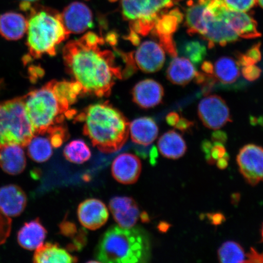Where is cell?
<instances>
[{
	"mask_svg": "<svg viewBox=\"0 0 263 263\" xmlns=\"http://www.w3.org/2000/svg\"><path fill=\"white\" fill-rule=\"evenodd\" d=\"M105 40L88 32L78 40L67 43L63 49L64 64L69 74L82 87V95L99 98L110 96L117 80L124 78V71L116 61L115 52L101 50Z\"/></svg>",
	"mask_w": 263,
	"mask_h": 263,
	"instance_id": "cell-1",
	"label": "cell"
},
{
	"mask_svg": "<svg viewBox=\"0 0 263 263\" xmlns=\"http://www.w3.org/2000/svg\"><path fill=\"white\" fill-rule=\"evenodd\" d=\"M126 39L134 45L139 46L140 44V35L131 29H130L129 34L127 35Z\"/></svg>",
	"mask_w": 263,
	"mask_h": 263,
	"instance_id": "cell-46",
	"label": "cell"
},
{
	"mask_svg": "<svg viewBox=\"0 0 263 263\" xmlns=\"http://www.w3.org/2000/svg\"><path fill=\"white\" fill-rule=\"evenodd\" d=\"M22 2H34L35 1H37V0H22Z\"/></svg>",
	"mask_w": 263,
	"mask_h": 263,
	"instance_id": "cell-52",
	"label": "cell"
},
{
	"mask_svg": "<svg viewBox=\"0 0 263 263\" xmlns=\"http://www.w3.org/2000/svg\"><path fill=\"white\" fill-rule=\"evenodd\" d=\"M34 136L24 97L0 103V146L8 144L27 146Z\"/></svg>",
	"mask_w": 263,
	"mask_h": 263,
	"instance_id": "cell-6",
	"label": "cell"
},
{
	"mask_svg": "<svg viewBox=\"0 0 263 263\" xmlns=\"http://www.w3.org/2000/svg\"><path fill=\"white\" fill-rule=\"evenodd\" d=\"M27 197L21 187L8 185L0 188V209L6 215L15 217L24 212Z\"/></svg>",
	"mask_w": 263,
	"mask_h": 263,
	"instance_id": "cell-18",
	"label": "cell"
},
{
	"mask_svg": "<svg viewBox=\"0 0 263 263\" xmlns=\"http://www.w3.org/2000/svg\"><path fill=\"white\" fill-rule=\"evenodd\" d=\"M229 156L227 154L224 157L217 160L216 164L218 168L221 170H225L229 165Z\"/></svg>",
	"mask_w": 263,
	"mask_h": 263,
	"instance_id": "cell-47",
	"label": "cell"
},
{
	"mask_svg": "<svg viewBox=\"0 0 263 263\" xmlns=\"http://www.w3.org/2000/svg\"><path fill=\"white\" fill-rule=\"evenodd\" d=\"M52 89L59 103L67 110L77 101L79 95L82 94L81 85L75 81L52 80Z\"/></svg>",
	"mask_w": 263,
	"mask_h": 263,
	"instance_id": "cell-27",
	"label": "cell"
},
{
	"mask_svg": "<svg viewBox=\"0 0 263 263\" xmlns=\"http://www.w3.org/2000/svg\"><path fill=\"white\" fill-rule=\"evenodd\" d=\"M61 17L68 35L81 34L93 26L91 11L83 3H71L65 8Z\"/></svg>",
	"mask_w": 263,
	"mask_h": 263,
	"instance_id": "cell-12",
	"label": "cell"
},
{
	"mask_svg": "<svg viewBox=\"0 0 263 263\" xmlns=\"http://www.w3.org/2000/svg\"><path fill=\"white\" fill-rule=\"evenodd\" d=\"M259 5L263 9V0H257Z\"/></svg>",
	"mask_w": 263,
	"mask_h": 263,
	"instance_id": "cell-50",
	"label": "cell"
},
{
	"mask_svg": "<svg viewBox=\"0 0 263 263\" xmlns=\"http://www.w3.org/2000/svg\"><path fill=\"white\" fill-rule=\"evenodd\" d=\"M200 120L205 127L218 130L232 122L229 108L224 100L213 95L203 98L197 108Z\"/></svg>",
	"mask_w": 263,
	"mask_h": 263,
	"instance_id": "cell-9",
	"label": "cell"
},
{
	"mask_svg": "<svg viewBox=\"0 0 263 263\" xmlns=\"http://www.w3.org/2000/svg\"><path fill=\"white\" fill-rule=\"evenodd\" d=\"M76 121L84 123V134L102 153L120 150L129 137V121L107 102L90 105L76 117Z\"/></svg>",
	"mask_w": 263,
	"mask_h": 263,
	"instance_id": "cell-2",
	"label": "cell"
},
{
	"mask_svg": "<svg viewBox=\"0 0 263 263\" xmlns=\"http://www.w3.org/2000/svg\"><path fill=\"white\" fill-rule=\"evenodd\" d=\"M2 84V81H0V85Z\"/></svg>",
	"mask_w": 263,
	"mask_h": 263,
	"instance_id": "cell-53",
	"label": "cell"
},
{
	"mask_svg": "<svg viewBox=\"0 0 263 263\" xmlns=\"http://www.w3.org/2000/svg\"><path fill=\"white\" fill-rule=\"evenodd\" d=\"M198 73L192 62L185 58H174L166 70V77L172 83L186 85L195 80Z\"/></svg>",
	"mask_w": 263,
	"mask_h": 263,
	"instance_id": "cell-24",
	"label": "cell"
},
{
	"mask_svg": "<svg viewBox=\"0 0 263 263\" xmlns=\"http://www.w3.org/2000/svg\"><path fill=\"white\" fill-rule=\"evenodd\" d=\"M26 159L23 146L8 144L0 146V167L10 175H18L25 169Z\"/></svg>",
	"mask_w": 263,
	"mask_h": 263,
	"instance_id": "cell-19",
	"label": "cell"
},
{
	"mask_svg": "<svg viewBox=\"0 0 263 263\" xmlns=\"http://www.w3.org/2000/svg\"><path fill=\"white\" fill-rule=\"evenodd\" d=\"M240 173L246 182L256 186L263 182V147L248 144L239 150L236 157Z\"/></svg>",
	"mask_w": 263,
	"mask_h": 263,
	"instance_id": "cell-8",
	"label": "cell"
},
{
	"mask_svg": "<svg viewBox=\"0 0 263 263\" xmlns=\"http://www.w3.org/2000/svg\"><path fill=\"white\" fill-rule=\"evenodd\" d=\"M246 262L263 263V252L259 253L255 248L246 254Z\"/></svg>",
	"mask_w": 263,
	"mask_h": 263,
	"instance_id": "cell-40",
	"label": "cell"
},
{
	"mask_svg": "<svg viewBox=\"0 0 263 263\" xmlns=\"http://www.w3.org/2000/svg\"><path fill=\"white\" fill-rule=\"evenodd\" d=\"M226 147L223 144L219 143H214L208 155L206 156V162L210 164L216 163L217 160L224 157L226 154Z\"/></svg>",
	"mask_w": 263,
	"mask_h": 263,
	"instance_id": "cell-37",
	"label": "cell"
},
{
	"mask_svg": "<svg viewBox=\"0 0 263 263\" xmlns=\"http://www.w3.org/2000/svg\"><path fill=\"white\" fill-rule=\"evenodd\" d=\"M59 228H60L62 234L65 236H70L72 238L78 233L77 227H76L74 223L70 221H65V220L61 223Z\"/></svg>",
	"mask_w": 263,
	"mask_h": 263,
	"instance_id": "cell-39",
	"label": "cell"
},
{
	"mask_svg": "<svg viewBox=\"0 0 263 263\" xmlns=\"http://www.w3.org/2000/svg\"><path fill=\"white\" fill-rule=\"evenodd\" d=\"M203 73L209 76H214V65L210 61L203 62L201 65Z\"/></svg>",
	"mask_w": 263,
	"mask_h": 263,
	"instance_id": "cell-45",
	"label": "cell"
},
{
	"mask_svg": "<svg viewBox=\"0 0 263 263\" xmlns=\"http://www.w3.org/2000/svg\"><path fill=\"white\" fill-rule=\"evenodd\" d=\"M79 221L85 228L95 230L101 228L108 218V211L101 200L88 199L80 203L78 209Z\"/></svg>",
	"mask_w": 263,
	"mask_h": 263,
	"instance_id": "cell-14",
	"label": "cell"
},
{
	"mask_svg": "<svg viewBox=\"0 0 263 263\" xmlns=\"http://www.w3.org/2000/svg\"><path fill=\"white\" fill-rule=\"evenodd\" d=\"M141 172L139 158L133 154L124 153L115 158L111 164V173L117 182L130 185L136 183Z\"/></svg>",
	"mask_w": 263,
	"mask_h": 263,
	"instance_id": "cell-16",
	"label": "cell"
},
{
	"mask_svg": "<svg viewBox=\"0 0 263 263\" xmlns=\"http://www.w3.org/2000/svg\"><path fill=\"white\" fill-rule=\"evenodd\" d=\"M184 54L194 64L201 63L206 54V48L205 45L199 41L187 42L183 47Z\"/></svg>",
	"mask_w": 263,
	"mask_h": 263,
	"instance_id": "cell-33",
	"label": "cell"
},
{
	"mask_svg": "<svg viewBox=\"0 0 263 263\" xmlns=\"http://www.w3.org/2000/svg\"><path fill=\"white\" fill-rule=\"evenodd\" d=\"M110 212L118 226L132 228L141 218L139 206L136 200L129 197H115L109 203Z\"/></svg>",
	"mask_w": 263,
	"mask_h": 263,
	"instance_id": "cell-15",
	"label": "cell"
},
{
	"mask_svg": "<svg viewBox=\"0 0 263 263\" xmlns=\"http://www.w3.org/2000/svg\"><path fill=\"white\" fill-rule=\"evenodd\" d=\"M261 43L259 42L250 48L246 53H238L236 54V59L239 66L246 67V66L255 65L261 61Z\"/></svg>",
	"mask_w": 263,
	"mask_h": 263,
	"instance_id": "cell-34",
	"label": "cell"
},
{
	"mask_svg": "<svg viewBox=\"0 0 263 263\" xmlns=\"http://www.w3.org/2000/svg\"><path fill=\"white\" fill-rule=\"evenodd\" d=\"M261 70L255 65L242 67L241 73L246 80L253 82L257 80L261 74Z\"/></svg>",
	"mask_w": 263,
	"mask_h": 263,
	"instance_id": "cell-38",
	"label": "cell"
},
{
	"mask_svg": "<svg viewBox=\"0 0 263 263\" xmlns=\"http://www.w3.org/2000/svg\"><path fill=\"white\" fill-rule=\"evenodd\" d=\"M203 0H197L195 3L190 2L186 9L185 19L187 33L190 35L199 34L203 37L206 29L202 19Z\"/></svg>",
	"mask_w": 263,
	"mask_h": 263,
	"instance_id": "cell-29",
	"label": "cell"
},
{
	"mask_svg": "<svg viewBox=\"0 0 263 263\" xmlns=\"http://www.w3.org/2000/svg\"><path fill=\"white\" fill-rule=\"evenodd\" d=\"M137 67L146 73H153L162 68L165 62V52L157 42L147 41L140 44L133 53Z\"/></svg>",
	"mask_w": 263,
	"mask_h": 263,
	"instance_id": "cell-13",
	"label": "cell"
},
{
	"mask_svg": "<svg viewBox=\"0 0 263 263\" xmlns=\"http://www.w3.org/2000/svg\"><path fill=\"white\" fill-rule=\"evenodd\" d=\"M170 228V225L169 224V223L163 222L162 223V224L160 225L159 229L161 230V231L165 232L167 231V230L169 229Z\"/></svg>",
	"mask_w": 263,
	"mask_h": 263,
	"instance_id": "cell-49",
	"label": "cell"
},
{
	"mask_svg": "<svg viewBox=\"0 0 263 263\" xmlns=\"http://www.w3.org/2000/svg\"><path fill=\"white\" fill-rule=\"evenodd\" d=\"M129 134L134 143L148 146L156 140L159 135V128L153 118L141 117L129 124Z\"/></svg>",
	"mask_w": 263,
	"mask_h": 263,
	"instance_id": "cell-21",
	"label": "cell"
},
{
	"mask_svg": "<svg viewBox=\"0 0 263 263\" xmlns=\"http://www.w3.org/2000/svg\"><path fill=\"white\" fill-rule=\"evenodd\" d=\"M194 127V123L185 118L180 117V119L176 124L175 127L177 129L179 130L182 133H186L190 131Z\"/></svg>",
	"mask_w": 263,
	"mask_h": 263,
	"instance_id": "cell-41",
	"label": "cell"
},
{
	"mask_svg": "<svg viewBox=\"0 0 263 263\" xmlns=\"http://www.w3.org/2000/svg\"><path fill=\"white\" fill-rule=\"evenodd\" d=\"M132 96L134 103L140 107L153 108L162 101L164 89L159 82L147 79L135 85L132 90Z\"/></svg>",
	"mask_w": 263,
	"mask_h": 263,
	"instance_id": "cell-17",
	"label": "cell"
},
{
	"mask_svg": "<svg viewBox=\"0 0 263 263\" xmlns=\"http://www.w3.org/2000/svg\"><path fill=\"white\" fill-rule=\"evenodd\" d=\"M218 258L219 261L222 263L246 262V253L239 243L228 241L220 246Z\"/></svg>",
	"mask_w": 263,
	"mask_h": 263,
	"instance_id": "cell-31",
	"label": "cell"
},
{
	"mask_svg": "<svg viewBox=\"0 0 263 263\" xmlns=\"http://www.w3.org/2000/svg\"><path fill=\"white\" fill-rule=\"evenodd\" d=\"M180 117V115L178 113L171 112L167 115L166 117V123L171 126L175 127Z\"/></svg>",
	"mask_w": 263,
	"mask_h": 263,
	"instance_id": "cell-44",
	"label": "cell"
},
{
	"mask_svg": "<svg viewBox=\"0 0 263 263\" xmlns=\"http://www.w3.org/2000/svg\"><path fill=\"white\" fill-rule=\"evenodd\" d=\"M183 20V14L179 9L167 11L157 19L152 31L164 50L173 58L177 57L178 54L173 35L177 31Z\"/></svg>",
	"mask_w": 263,
	"mask_h": 263,
	"instance_id": "cell-11",
	"label": "cell"
},
{
	"mask_svg": "<svg viewBox=\"0 0 263 263\" xmlns=\"http://www.w3.org/2000/svg\"><path fill=\"white\" fill-rule=\"evenodd\" d=\"M121 4L130 29L142 36L149 34L159 16L174 6L173 0H121Z\"/></svg>",
	"mask_w": 263,
	"mask_h": 263,
	"instance_id": "cell-7",
	"label": "cell"
},
{
	"mask_svg": "<svg viewBox=\"0 0 263 263\" xmlns=\"http://www.w3.org/2000/svg\"><path fill=\"white\" fill-rule=\"evenodd\" d=\"M239 76V65L232 58H220L214 65V77L223 84L234 83Z\"/></svg>",
	"mask_w": 263,
	"mask_h": 263,
	"instance_id": "cell-28",
	"label": "cell"
},
{
	"mask_svg": "<svg viewBox=\"0 0 263 263\" xmlns=\"http://www.w3.org/2000/svg\"><path fill=\"white\" fill-rule=\"evenodd\" d=\"M23 97L34 135H47L64 122L68 110L62 106L55 97L52 81Z\"/></svg>",
	"mask_w": 263,
	"mask_h": 263,
	"instance_id": "cell-5",
	"label": "cell"
},
{
	"mask_svg": "<svg viewBox=\"0 0 263 263\" xmlns=\"http://www.w3.org/2000/svg\"><path fill=\"white\" fill-rule=\"evenodd\" d=\"M28 11L26 45L29 53L25 62L46 54L54 57L58 46L69 36L62 24L61 14L49 8L32 6Z\"/></svg>",
	"mask_w": 263,
	"mask_h": 263,
	"instance_id": "cell-4",
	"label": "cell"
},
{
	"mask_svg": "<svg viewBox=\"0 0 263 263\" xmlns=\"http://www.w3.org/2000/svg\"><path fill=\"white\" fill-rule=\"evenodd\" d=\"M212 139L213 143L224 144L228 140V135L224 132L217 130L212 134Z\"/></svg>",
	"mask_w": 263,
	"mask_h": 263,
	"instance_id": "cell-43",
	"label": "cell"
},
{
	"mask_svg": "<svg viewBox=\"0 0 263 263\" xmlns=\"http://www.w3.org/2000/svg\"><path fill=\"white\" fill-rule=\"evenodd\" d=\"M33 261L36 263H70L77 262L78 258L58 244L47 242L35 250Z\"/></svg>",
	"mask_w": 263,
	"mask_h": 263,
	"instance_id": "cell-26",
	"label": "cell"
},
{
	"mask_svg": "<svg viewBox=\"0 0 263 263\" xmlns=\"http://www.w3.org/2000/svg\"><path fill=\"white\" fill-rule=\"evenodd\" d=\"M207 219L212 225L219 226L226 221V217L221 213H212L206 215Z\"/></svg>",
	"mask_w": 263,
	"mask_h": 263,
	"instance_id": "cell-42",
	"label": "cell"
},
{
	"mask_svg": "<svg viewBox=\"0 0 263 263\" xmlns=\"http://www.w3.org/2000/svg\"><path fill=\"white\" fill-rule=\"evenodd\" d=\"M261 241L263 242V223L261 229Z\"/></svg>",
	"mask_w": 263,
	"mask_h": 263,
	"instance_id": "cell-51",
	"label": "cell"
},
{
	"mask_svg": "<svg viewBox=\"0 0 263 263\" xmlns=\"http://www.w3.org/2000/svg\"><path fill=\"white\" fill-rule=\"evenodd\" d=\"M28 21L24 15L15 12L0 15V35L8 41H17L27 31Z\"/></svg>",
	"mask_w": 263,
	"mask_h": 263,
	"instance_id": "cell-23",
	"label": "cell"
},
{
	"mask_svg": "<svg viewBox=\"0 0 263 263\" xmlns=\"http://www.w3.org/2000/svg\"><path fill=\"white\" fill-rule=\"evenodd\" d=\"M158 149L164 157L177 160L186 153L187 146L185 140L175 130H169L160 137L157 143Z\"/></svg>",
	"mask_w": 263,
	"mask_h": 263,
	"instance_id": "cell-25",
	"label": "cell"
},
{
	"mask_svg": "<svg viewBox=\"0 0 263 263\" xmlns=\"http://www.w3.org/2000/svg\"><path fill=\"white\" fill-rule=\"evenodd\" d=\"M151 255L150 239L143 230L116 226L104 233L95 252L98 262L108 263L146 262Z\"/></svg>",
	"mask_w": 263,
	"mask_h": 263,
	"instance_id": "cell-3",
	"label": "cell"
},
{
	"mask_svg": "<svg viewBox=\"0 0 263 263\" xmlns=\"http://www.w3.org/2000/svg\"><path fill=\"white\" fill-rule=\"evenodd\" d=\"M64 155L69 162L82 164L90 159L91 153L90 148L83 140H76L65 147Z\"/></svg>",
	"mask_w": 263,
	"mask_h": 263,
	"instance_id": "cell-32",
	"label": "cell"
},
{
	"mask_svg": "<svg viewBox=\"0 0 263 263\" xmlns=\"http://www.w3.org/2000/svg\"><path fill=\"white\" fill-rule=\"evenodd\" d=\"M27 146L29 156L36 162H47L53 154L50 140L44 135H34Z\"/></svg>",
	"mask_w": 263,
	"mask_h": 263,
	"instance_id": "cell-30",
	"label": "cell"
},
{
	"mask_svg": "<svg viewBox=\"0 0 263 263\" xmlns=\"http://www.w3.org/2000/svg\"><path fill=\"white\" fill-rule=\"evenodd\" d=\"M47 235V230L37 218L25 223L19 230L18 242L22 248L34 251L44 244Z\"/></svg>",
	"mask_w": 263,
	"mask_h": 263,
	"instance_id": "cell-22",
	"label": "cell"
},
{
	"mask_svg": "<svg viewBox=\"0 0 263 263\" xmlns=\"http://www.w3.org/2000/svg\"><path fill=\"white\" fill-rule=\"evenodd\" d=\"M226 21L240 37L252 39L261 36L258 31L257 23L246 12L229 9L226 15Z\"/></svg>",
	"mask_w": 263,
	"mask_h": 263,
	"instance_id": "cell-20",
	"label": "cell"
},
{
	"mask_svg": "<svg viewBox=\"0 0 263 263\" xmlns=\"http://www.w3.org/2000/svg\"><path fill=\"white\" fill-rule=\"evenodd\" d=\"M117 41L118 36L117 33L115 32L108 33L105 42H106L108 44L112 46V47H114V46L117 44Z\"/></svg>",
	"mask_w": 263,
	"mask_h": 263,
	"instance_id": "cell-48",
	"label": "cell"
},
{
	"mask_svg": "<svg viewBox=\"0 0 263 263\" xmlns=\"http://www.w3.org/2000/svg\"><path fill=\"white\" fill-rule=\"evenodd\" d=\"M226 5L233 11L248 12L254 8L257 0H223Z\"/></svg>",
	"mask_w": 263,
	"mask_h": 263,
	"instance_id": "cell-35",
	"label": "cell"
},
{
	"mask_svg": "<svg viewBox=\"0 0 263 263\" xmlns=\"http://www.w3.org/2000/svg\"><path fill=\"white\" fill-rule=\"evenodd\" d=\"M226 15L223 17L213 16L206 8L205 0H203L202 18L206 32L202 37L208 42L210 49L214 48L215 45L224 47L238 41L239 36L226 21Z\"/></svg>",
	"mask_w": 263,
	"mask_h": 263,
	"instance_id": "cell-10",
	"label": "cell"
},
{
	"mask_svg": "<svg viewBox=\"0 0 263 263\" xmlns=\"http://www.w3.org/2000/svg\"><path fill=\"white\" fill-rule=\"evenodd\" d=\"M12 220L0 209V245L4 244L11 233Z\"/></svg>",
	"mask_w": 263,
	"mask_h": 263,
	"instance_id": "cell-36",
	"label": "cell"
}]
</instances>
